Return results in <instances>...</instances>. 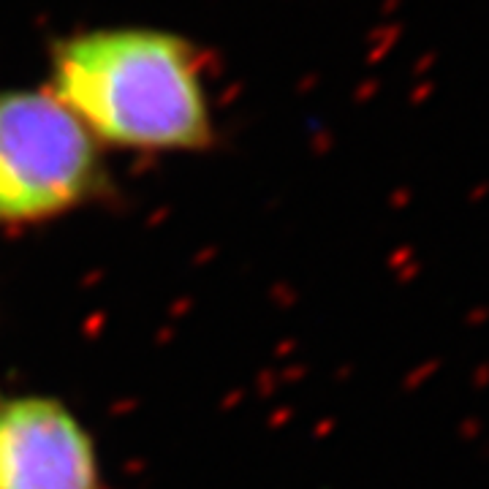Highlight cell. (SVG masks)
<instances>
[{"mask_svg":"<svg viewBox=\"0 0 489 489\" xmlns=\"http://www.w3.org/2000/svg\"><path fill=\"white\" fill-rule=\"evenodd\" d=\"M46 93L114 147L198 153L215 141L201 55L177 33L109 28L63 38Z\"/></svg>","mask_w":489,"mask_h":489,"instance_id":"obj_1","label":"cell"},{"mask_svg":"<svg viewBox=\"0 0 489 489\" xmlns=\"http://www.w3.org/2000/svg\"><path fill=\"white\" fill-rule=\"evenodd\" d=\"M473 389H489V361H479V367L473 370Z\"/></svg>","mask_w":489,"mask_h":489,"instance_id":"obj_6","label":"cell"},{"mask_svg":"<svg viewBox=\"0 0 489 489\" xmlns=\"http://www.w3.org/2000/svg\"><path fill=\"white\" fill-rule=\"evenodd\" d=\"M481 432H484V422L481 419H465L462 427H459V438L462 440H467V443H473V440H479L481 438Z\"/></svg>","mask_w":489,"mask_h":489,"instance_id":"obj_4","label":"cell"},{"mask_svg":"<svg viewBox=\"0 0 489 489\" xmlns=\"http://www.w3.org/2000/svg\"><path fill=\"white\" fill-rule=\"evenodd\" d=\"M106 185L98 141L46 90H0V226L85 207Z\"/></svg>","mask_w":489,"mask_h":489,"instance_id":"obj_2","label":"cell"},{"mask_svg":"<svg viewBox=\"0 0 489 489\" xmlns=\"http://www.w3.org/2000/svg\"><path fill=\"white\" fill-rule=\"evenodd\" d=\"M484 456H489V449H487V452H484Z\"/></svg>","mask_w":489,"mask_h":489,"instance_id":"obj_8","label":"cell"},{"mask_svg":"<svg viewBox=\"0 0 489 489\" xmlns=\"http://www.w3.org/2000/svg\"><path fill=\"white\" fill-rule=\"evenodd\" d=\"M465 324L467 326H487L489 324V304L473 307V310L465 316Z\"/></svg>","mask_w":489,"mask_h":489,"instance_id":"obj_5","label":"cell"},{"mask_svg":"<svg viewBox=\"0 0 489 489\" xmlns=\"http://www.w3.org/2000/svg\"><path fill=\"white\" fill-rule=\"evenodd\" d=\"M489 196V180H481V182H476L473 188H470V204H481L484 198Z\"/></svg>","mask_w":489,"mask_h":489,"instance_id":"obj_7","label":"cell"},{"mask_svg":"<svg viewBox=\"0 0 489 489\" xmlns=\"http://www.w3.org/2000/svg\"><path fill=\"white\" fill-rule=\"evenodd\" d=\"M0 489H103L96 443L60 400L0 397Z\"/></svg>","mask_w":489,"mask_h":489,"instance_id":"obj_3","label":"cell"}]
</instances>
